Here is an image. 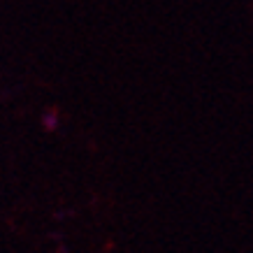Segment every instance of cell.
Masks as SVG:
<instances>
[]
</instances>
